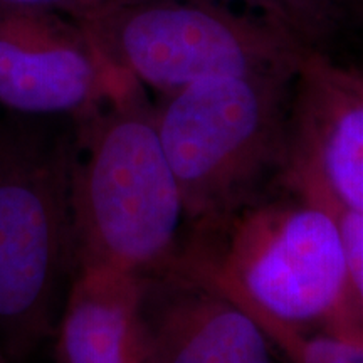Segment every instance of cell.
I'll list each match as a JSON object with an SVG mask.
<instances>
[{"mask_svg":"<svg viewBox=\"0 0 363 363\" xmlns=\"http://www.w3.org/2000/svg\"><path fill=\"white\" fill-rule=\"evenodd\" d=\"M79 120L0 108V343L24 363L52 342L78 278Z\"/></svg>","mask_w":363,"mask_h":363,"instance_id":"cell-1","label":"cell"},{"mask_svg":"<svg viewBox=\"0 0 363 363\" xmlns=\"http://www.w3.org/2000/svg\"><path fill=\"white\" fill-rule=\"evenodd\" d=\"M78 120L72 175L78 272L140 278L169 264L180 251L187 216L147 91L116 67L104 98Z\"/></svg>","mask_w":363,"mask_h":363,"instance_id":"cell-2","label":"cell"},{"mask_svg":"<svg viewBox=\"0 0 363 363\" xmlns=\"http://www.w3.org/2000/svg\"><path fill=\"white\" fill-rule=\"evenodd\" d=\"M296 194V201L239 208L199 227L208 238L175 257L274 320L363 342L337 224L325 207Z\"/></svg>","mask_w":363,"mask_h":363,"instance_id":"cell-3","label":"cell"},{"mask_svg":"<svg viewBox=\"0 0 363 363\" xmlns=\"http://www.w3.org/2000/svg\"><path fill=\"white\" fill-rule=\"evenodd\" d=\"M298 67L199 81L155 106L163 152L197 229L235 214L254 180L286 157Z\"/></svg>","mask_w":363,"mask_h":363,"instance_id":"cell-4","label":"cell"},{"mask_svg":"<svg viewBox=\"0 0 363 363\" xmlns=\"http://www.w3.org/2000/svg\"><path fill=\"white\" fill-rule=\"evenodd\" d=\"M111 66L162 96L222 76L299 66L308 49L212 0H86L69 12Z\"/></svg>","mask_w":363,"mask_h":363,"instance_id":"cell-5","label":"cell"},{"mask_svg":"<svg viewBox=\"0 0 363 363\" xmlns=\"http://www.w3.org/2000/svg\"><path fill=\"white\" fill-rule=\"evenodd\" d=\"M115 71L69 13L0 7L2 110L81 118L104 98Z\"/></svg>","mask_w":363,"mask_h":363,"instance_id":"cell-6","label":"cell"},{"mask_svg":"<svg viewBox=\"0 0 363 363\" xmlns=\"http://www.w3.org/2000/svg\"><path fill=\"white\" fill-rule=\"evenodd\" d=\"M135 318L152 363H272L256 318L177 257L136 278Z\"/></svg>","mask_w":363,"mask_h":363,"instance_id":"cell-7","label":"cell"},{"mask_svg":"<svg viewBox=\"0 0 363 363\" xmlns=\"http://www.w3.org/2000/svg\"><path fill=\"white\" fill-rule=\"evenodd\" d=\"M284 162L363 214V89L321 51L299 62Z\"/></svg>","mask_w":363,"mask_h":363,"instance_id":"cell-8","label":"cell"},{"mask_svg":"<svg viewBox=\"0 0 363 363\" xmlns=\"http://www.w3.org/2000/svg\"><path fill=\"white\" fill-rule=\"evenodd\" d=\"M136 278L78 272L54 333V363H152L135 318Z\"/></svg>","mask_w":363,"mask_h":363,"instance_id":"cell-9","label":"cell"},{"mask_svg":"<svg viewBox=\"0 0 363 363\" xmlns=\"http://www.w3.org/2000/svg\"><path fill=\"white\" fill-rule=\"evenodd\" d=\"M212 2L242 4L254 9L279 27L308 51H321L340 30L350 26L360 12L363 0H212Z\"/></svg>","mask_w":363,"mask_h":363,"instance_id":"cell-10","label":"cell"},{"mask_svg":"<svg viewBox=\"0 0 363 363\" xmlns=\"http://www.w3.org/2000/svg\"><path fill=\"white\" fill-rule=\"evenodd\" d=\"M239 303V301H235ZM262 326L272 343H278L296 363H363V342L337 335H310L308 330L286 325L246 303H239Z\"/></svg>","mask_w":363,"mask_h":363,"instance_id":"cell-11","label":"cell"},{"mask_svg":"<svg viewBox=\"0 0 363 363\" xmlns=\"http://www.w3.org/2000/svg\"><path fill=\"white\" fill-rule=\"evenodd\" d=\"M288 179L293 190L318 202L333 217L342 239L353 299L363 321V214L343 206L337 199L331 197L313 177L303 172L288 169Z\"/></svg>","mask_w":363,"mask_h":363,"instance_id":"cell-12","label":"cell"},{"mask_svg":"<svg viewBox=\"0 0 363 363\" xmlns=\"http://www.w3.org/2000/svg\"><path fill=\"white\" fill-rule=\"evenodd\" d=\"M86 0H0V7H30V9H51L69 13L83 6Z\"/></svg>","mask_w":363,"mask_h":363,"instance_id":"cell-13","label":"cell"},{"mask_svg":"<svg viewBox=\"0 0 363 363\" xmlns=\"http://www.w3.org/2000/svg\"><path fill=\"white\" fill-rule=\"evenodd\" d=\"M348 69H350L353 79L357 81L358 86L363 89V66L357 67V66H348Z\"/></svg>","mask_w":363,"mask_h":363,"instance_id":"cell-14","label":"cell"},{"mask_svg":"<svg viewBox=\"0 0 363 363\" xmlns=\"http://www.w3.org/2000/svg\"><path fill=\"white\" fill-rule=\"evenodd\" d=\"M0 363H11V362H9L7 355H6V350H4L2 343H0Z\"/></svg>","mask_w":363,"mask_h":363,"instance_id":"cell-15","label":"cell"}]
</instances>
